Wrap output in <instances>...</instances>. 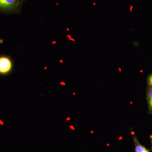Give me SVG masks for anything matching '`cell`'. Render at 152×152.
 Returning <instances> with one entry per match:
<instances>
[{
    "label": "cell",
    "instance_id": "cell-5",
    "mask_svg": "<svg viewBox=\"0 0 152 152\" xmlns=\"http://www.w3.org/2000/svg\"><path fill=\"white\" fill-rule=\"evenodd\" d=\"M152 89V73L147 77V90Z\"/></svg>",
    "mask_w": 152,
    "mask_h": 152
},
{
    "label": "cell",
    "instance_id": "cell-2",
    "mask_svg": "<svg viewBox=\"0 0 152 152\" xmlns=\"http://www.w3.org/2000/svg\"><path fill=\"white\" fill-rule=\"evenodd\" d=\"M13 64L10 57L7 56H0V74L7 75L12 71Z\"/></svg>",
    "mask_w": 152,
    "mask_h": 152
},
{
    "label": "cell",
    "instance_id": "cell-6",
    "mask_svg": "<svg viewBox=\"0 0 152 152\" xmlns=\"http://www.w3.org/2000/svg\"><path fill=\"white\" fill-rule=\"evenodd\" d=\"M4 42V40L2 39H0V44H2Z\"/></svg>",
    "mask_w": 152,
    "mask_h": 152
},
{
    "label": "cell",
    "instance_id": "cell-3",
    "mask_svg": "<svg viewBox=\"0 0 152 152\" xmlns=\"http://www.w3.org/2000/svg\"><path fill=\"white\" fill-rule=\"evenodd\" d=\"M133 141L135 146V152H150L149 150L147 149L144 146L140 143L138 140L135 136L133 137Z\"/></svg>",
    "mask_w": 152,
    "mask_h": 152
},
{
    "label": "cell",
    "instance_id": "cell-4",
    "mask_svg": "<svg viewBox=\"0 0 152 152\" xmlns=\"http://www.w3.org/2000/svg\"><path fill=\"white\" fill-rule=\"evenodd\" d=\"M147 100L148 106V113L152 114V89L147 90Z\"/></svg>",
    "mask_w": 152,
    "mask_h": 152
},
{
    "label": "cell",
    "instance_id": "cell-1",
    "mask_svg": "<svg viewBox=\"0 0 152 152\" xmlns=\"http://www.w3.org/2000/svg\"><path fill=\"white\" fill-rule=\"evenodd\" d=\"M22 5L20 0H0V12L6 14H20Z\"/></svg>",
    "mask_w": 152,
    "mask_h": 152
},
{
    "label": "cell",
    "instance_id": "cell-7",
    "mask_svg": "<svg viewBox=\"0 0 152 152\" xmlns=\"http://www.w3.org/2000/svg\"><path fill=\"white\" fill-rule=\"evenodd\" d=\"M150 138L151 139V142L152 149V135H151L150 136Z\"/></svg>",
    "mask_w": 152,
    "mask_h": 152
},
{
    "label": "cell",
    "instance_id": "cell-8",
    "mask_svg": "<svg viewBox=\"0 0 152 152\" xmlns=\"http://www.w3.org/2000/svg\"><path fill=\"white\" fill-rule=\"evenodd\" d=\"M26 1V0H20L21 2V3L23 4V3H24Z\"/></svg>",
    "mask_w": 152,
    "mask_h": 152
}]
</instances>
